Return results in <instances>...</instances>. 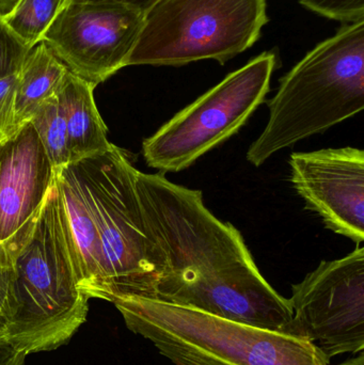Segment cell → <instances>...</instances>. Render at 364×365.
<instances>
[{
	"label": "cell",
	"mask_w": 364,
	"mask_h": 365,
	"mask_svg": "<svg viewBox=\"0 0 364 365\" xmlns=\"http://www.w3.org/2000/svg\"><path fill=\"white\" fill-rule=\"evenodd\" d=\"M4 139H6L4 137L0 136V145H1L2 141H4Z\"/></svg>",
	"instance_id": "cell-26"
},
{
	"label": "cell",
	"mask_w": 364,
	"mask_h": 365,
	"mask_svg": "<svg viewBox=\"0 0 364 365\" xmlns=\"http://www.w3.org/2000/svg\"><path fill=\"white\" fill-rule=\"evenodd\" d=\"M17 73L0 79V136L8 138L16 132L14 123Z\"/></svg>",
	"instance_id": "cell-19"
},
{
	"label": "cell",
	"mask_w": 364,
	"mask_h": 365,
	"mask_svg": "<svg viewBox=\"0 0 364 365\" xmlns=\"http://www.w3.org/2000/svg\"><path fill=\"white\" fill-rule=\"evenodd\" d=\"M68 0H19L4 17L9 29L31 48L42 41L45 32Z\"/></svg>",
	"instance_id": "cell-15"
},
{
	"label": "cell",
	"mask_w": 364,
	"mask_h": 365,
	"mask_svg": "<svg viewBox=\"0 0 364 365\" xmlns=\"http://www.w3.org/2000/svg\"><path fill=\"white\" fill-rule=\"evenodd\" d=\"M56 182L76 253L79 289L89 299H98L102 281L100 237L93 202L78 162L56 171Z\"/></svg>",
	"instance_id": "cell-12"
},
{
	"label": "cell",
	"mask_w": 364,
	"mask_h": 365,
	"mask_svg": "<svg viewBox=\"0 0 364 365\" xmlns=\"http://www.w3.org/2000/svg\"><path fill=\"white\" fill-rule=\"evenodd\" d=\"M96 86L68 71L58 90L68 128L72 163L102 153L110 148L107 130L94 101Z\"/></svg>",
	"instance_id": "cell-13"
},
{
	"label": "cell",
	"mask_w": 364,
	"mask_h": 365,
	"mask_svg": "<svg viewBox=\"0 0 364 365\" xmlns=\"http://www.w3.org/2000/svg\"><path fill=\"white\" fill-rule=\"evenodd\" d=\"M291 182L325 227L360 245L364 240V153L357 148L294 152Z\"/></svg>",
	"instance_id": "cell-10"
},
{
	"label": "cell",
	"mask_w": 364,
	"mask_h": 365,
	"mask_svg": "<svg viewBox=\"0 0 364 365\" xmlns=\"http://www.w3.org/2000/svg\"><path fill=\"white\" fill-rule=\"evenodd\" d=\"M143 19L118 2L68 0L42 41L71 73L98 86L128 66Z\"/></svg>",
	"instance_id": "cell-9"
},
{
	"label": "cell",
	"mask_w": 364,
	"mask_h": 365,
	"mask_svg": "<svg viewBox=\"0 0 364 365\" xmlns=\"http://www.w3.org/2000/svg\"><path fill=\"white\" fill-rule=\"evenodd\" d=\"M338 365H364V354L363 351H360L359 356L355 358H350V359L346 360V361L342 362V364Z\"/></svg>",
	"instance_id": "cell-25"
},
{
	"label": "cell",
	"mask_w": 364,
	"mask_h": 365,
	"mask_svg": "<svg viewBox=\"0 0 364 365\" xmlns=\"http://www.w3.org/2000/svg\"><path fill=\"white\" fill-rule=\"evenodd\" d=\"M57 93L38 107L30 121L55 171L72 163L68 128Z\"/></svg>",
	"instance_id": "cell-16"
},
{
	"label": "cell",
	"mask_w": 364,
	"mask_h": 365,
	"mask_svg": "<svg viewBox=\"0 0 364 365\" xmlns=\"http://www.w3.org/2000/svg\"><path fill=\"white\" fill-rule=\"evenodd\" d=\"M276 66V53L265 51L182 109L143 141L147 166L180 173L239 133L264 103Z\"/></svg>",
	"instance_id": "cell-7"
},
{
	"label": "cell",
	"mask_w": 364,
	"mask_h": 365,
	"mask_svg": "<svg viewBox=\"0 0 364 365\" xmlns=\"http://www.w3.org/2000/svg\"><path fill=\"white\" fill-rule=\"evenodd\" d=\"M88 311L55 177L29 238L13 259L6 342L27 356L55 351L85 324Z\"/></svg>",
	"instance_id": "cell-2"
},
{
	"label": "cell",
	"mask_w": 364,
	"mask_h": 365,
	"mask_svg": "<svg viewBox=\"0 0 364 365\" xmlns=\"http://www.w3.org/2000/svg\"><path fill=\"white\" fill-rule=\"evenodd\" d=\"M292 334L328 359L364 349V248L323 261L292 285Z\"/></svg>",
	"instance_id": "cell-8"
},
{
	"label": "cell",
	"mask_w": 364,
	"mask_h": 365,
	"mask_svg": "<svg viewBox=\"0 0 364 365\" xmlns=\"http://www.w3.org/2000/svg\"><path fill=\"white\" fill-rule=\"evenodd\" d=\"M28 49L0 17V79L19 72Z\"/></svg>",
	"instance_id": "cell-18"
},
{
	"label": "cell",
	"mask_w": 364,
	"mask_h": 365,
	"mask_svg": "<svg viewBox=\"0 0 364 365\" xmlns=\"http://www.w3.org/2000/svg\"><path fill=\"white\" fill-rule=\"evenodd\" d=\"M19 0H0V17L4 19L14 8Z\"/></svg>",
	"instance_id": "cell-23"
},
{
	"label": "cell",
	"mask_w": 364,
	"mask_h": 365,
	"mask_svg": "<svg viewBox=\"0 0 364 365\" xmlns=\"http://www.w3.org/2000/svg\"><path fill=\"white\" fill-rule=\"evenodd\" d=\"M6 327H8V319L2 313H0V341H6Z\"/></svg>",
	"instance_id": "cell-24"
},
{
	"label": "cell",
	"mask_w": 364,
	"mask_h": 365,
	"mask_svg": "<svg viewBox=\"0 0 364 365\" xmlns=\"http://www.w3.org/2000/svg\"><path fill=\"white\" fill-rule=\"evenodd\" d=\"M93 202L102 253L98 299H155L157 267L145 233L136 189L137 169L111 143L102 153L78 160Z\"/></svg>",
	"instance_id": "cell-5"
},
{
	"label": "cell",
	"mask_w": 364,
	"mask_h": 365,
	"mask_svg": "<svg viewBox=\"0 0 364 365\" xmlns=\"http://www.w3.org/2000/svg\"><path fill=\"white\" fill-rule=\"evenodd\" d=\"M126 327L151 341L175 365H329L318 346L292 334L263 329L149 298L113 302Z\"/></svg>",
	"instance_id": "cell-4"
},
{
	"label": "cell",
	"mask_w": 364,
	"mask_h": 365,
	"mask_svg": "<svg viewBox=\"0 0 364 365\" xmlns=\"http://www.w3.org/2000/svg\"><path fill=\"white\" fill-rule=\"evenodd\" d=\"M56 171L30 122L0 145V246L16 257L55 181Z\"/></svg>",
	"instance_id": "cell-11"
},
{
	"label": "cell",
	"mask_w": 364,
	"mask_h": 365,
	"mask_svg": "<svg viewBox=\"0 0 364 365\" xmlns=\"http://www.w3.org/2000/svg\"><path fill=\"white\" fill-rule=\"evenodd\" d=\"M68 68L46 43L28 49L17 72L14 123L16 130L31 121L38 107L57 93Z\"/></svg>",
	"instance_id": "cell-14"
},
{
	"label": "cell",
	"mask_w": 364,
	"mask_h": 365,
	"mask_svg": "<svg viewBox=\"0 0 364 365\" xmlns=\"http://www.w3.org/2000/svg\"><path fill=\"white\" fill-rule=\"evenodd\" d=\"M75 1H108L118 2V4H125L130 8L136 9L140 12L145 13L152 8L158 0H75Z\"/></svg>",
	"instance_id": "cell-22"
},
{
	"label": "cell",
	"mask_w": 364,
	"mask_h": 365,
	"mask_svg": "<svg viewBox=\"0 0 364 365\" xmlns=\"http://www.w3.org/2000/svg\"><path fill=\"white\" fill-rule=\"evenodd\" d=\"M13 263L10 255L0 246V313L8 319L12 289Z\"/></svg>",
	"instance_id": "cell-20"
},
{
	"label": "cell",
	"mask_w": 364,
	"mask_h": 365,
	"mask_svg": "<svg viewBox=\"0 0 364 365\" xmlns=\"http://www.w3.org/2000/svg\"><path fill=\"white\" fill-rule=\"evenodd\" d=\"M308 10L345 24L364 19V0H299Z\"/></svg>",
	"instance_id": "cell-17"
},
{
	"label": "cell",
	"mask_w": 364,
	"mask_h": 365,
	"mask_svg": "<svg viewBox=\"0 0 364 365\" xmlns=\"http://www.w3.org/2000/svg\"><path fill=\"white\" fill-rule=\"evenodd\" d=\"M269 118L248 149L262 166L277 152L358 115L364 108V19L346 24L280 79Z\"/></svg>",
	"instance_id": "cell-3"
},
{
	"label": "cell",
	"mask_w": 364,
	"mask_h": 365,
	"mask_svg": "<svg viewBox=\"0 0 364 365\" xmlns=\"http://www.w3.org/2000/svg\"><path fill=\"white\" fill-rule=\"evenodd\" d=\"M27 355L15 351L6 341H0V365H25Z\"/></svg>",
	"instance_id": "cell-21"
},
{
	"label": "cell",
	"mask_w": 364,
	"mask_h": 365,
	"mask_svg": "<svg viewBox=\"0 0 364 365\" xmlns=\"http://www.w3.org/2000/svg\"><path fill=\"white\" fill-rule=\"evenodd\" d=\"M266 8V0H158L145 13L128 66L224 64L259 40Z\"/></svg>",
	"instance_id": "cell-6"
},
{
	"label": "cell",
	"mask_w": 364,
	"mask_h": 365,
	"mask_svg": "<svg viewBox=\"0 0 364 365\" xmlns=\"http://www.w3.org/2000/svg\"><path fill=\"white\" fill-rule=\"evenodd\" d=\"M136 189L160 274L155 299L292 334L290 299L263 277L241 232L205 206L202 191L139 170Z\"/></svg>",
	"instance_id": "cell-1"
}]
</instances>
